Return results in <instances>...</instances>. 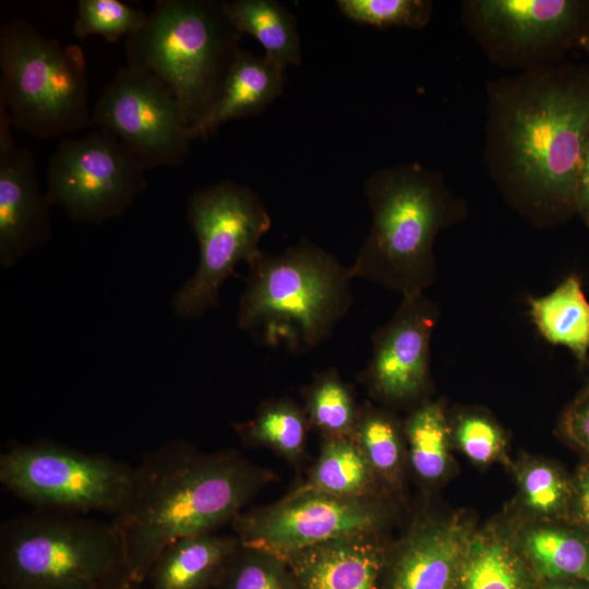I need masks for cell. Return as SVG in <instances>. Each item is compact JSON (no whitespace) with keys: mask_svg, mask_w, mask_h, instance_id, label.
Here are the masks:
<instances>
[{"mask_svg":"<svg viewBox=\"0 0 589 589\" xmlns=\"http://www.w3.org/2000/svg\"><path fill=\"white\" fill-rule=\"evenodd\" d=\"M588 132L589 64L555 63L486 83V171L507 204L537 228L576 216Z\"/></svg>","mask_w":589,"mask_h":589,"instance_id":"obj_1","label":"cell"},{"mask_svg":"<svg viewBox=\"0 0 589 589\" xmlns=\"http://www.w3.org/2000/svg\"><path fill=\"white\" fill-rule=\"evenodd\" d=\"M275 480L233 449L205 453L173 440L144 454L112 521L131 579L146 581L171 542L232 522Z\"/></svg>","mask_w":589,"mask_h":589,"instance_id":"obj_2","label":"cell"},{"mask_svg":"<svg viewBox=\"0 0 589 589\" xmlns=\"http://www.w3.org/2000/svg\"><path fill=\"white\" fill-rule=\"evenodd\" d=\"M364 195L371 225L349 266L352 277L401 297L424 293L437 274L436 238L466 218V201L441 172L419 163L374 171L365 181Z\"/></svg>","mask_w":589,"mask_h":589,"instance_id":"obj_3","label":"cell"},{"mask_svg":"<svg viewBox=\"0 0 589 589\" xmlns=\"http://www.w3.org/2000/svg\"><path fill=\"white\" fill-rule=\"evenodd\" d=\"M237 324L263 346L304 353L325 341L353 303L349 266L301 240L248 263Z\"/></svg>","mask_w":589,"mask_h":589,"instance_id":"obj_4","label":"cell"},{"mask_svg":"<svg viewBox=\"0 0 589 589\" xmlns=\"http://www.w3.org/2000/svg\"><path fill=\"white\" fill-rule=\"evenodd\" d=\"M243 37L225 1L158 0L125 38L127 64L146 69L171 91L191 134L217 101Z\"/></svg>","mask_w":589,"mask_h":589,"instance_id":"obj_5","label":"cell"},{"mask_svg":"<svg viewBox=\"0 0 589 589\" xmlns=\"http://www.w3.org/2000/svg\"><path fill=\"white\" fill-rule=\"evenodd\" d=\"M123 569L112 522L33 508L1 524V589H98Z\"/></svg>","mask_w":589,"mask_h":589,"instance_id":"obj_6","label":"cell"},{"mask_svg":"<svg viewBox=\"0 0 589 589\" xmlns=\"http://www.w3.org/2000/svg\"><path fill=\"white\" fill-rule=\"evenodd\" d=\"M81 46L45 37L24 19L0 27V106L12 127L50 139L93 127Z\"/></svg>","mask_w":589,"mask_h":589,"instance_id":"obj_7","label":"cell"},{"mask_svg":"<svg viewBox=\"0 0 589 589\" xmlns=\"http://www.w3.org/2000/svg\"><path fill=\"white\" fill-rule=\"evenodd\" d=\"M187 219L199 243V264L172 296L171 309L178 317L196 320L217 305L237 265L261 251L272 218L252 189L225 180L190 195Z\"/></svg>","mask_w":589,"mask_h":589,"instance_id":"obj_8","label":"cell"},{"mask_svg":"<svg viewBox=\"0 0 589 589\" xmlns=\"http://www.w3.org/2000/svg\"><path fill=\"white\" fill-rule=\"evenodd\" d=\"M133 467L50 440L15 444L0 455V482L34 509L116 514Z\"/></svg>","mask_w":589,"mask_h":589,"instance_id":"obj_9","label":"cell"},{"mask_svg":"<svg viewBox=\"0 0 589 589\" xmlns=\"http://www.w3.org/2000/svg\"><path fill=\"white\" fill-rule=\"evenodd\" d=\"M460 23L490 62L529 71L560 63L589 35V1L465 0Z\"/></svg>","mask_w":589,"mask_h":589,"instance_id":"obj_10","label":"cell"},{"mask_svg":"<svg viewBox=\"0 0 589 589\" xmlns=\"http://www.w3.org/2000/svg\"><path fill=\"white\" fill-rule=\"evenodd\" d=\"M145 167L113 135L63 139L50 156L46 193L75 223L122 216L147 188Z\"/></svg>","mask_w":589,"mask_h":589,"instance_id":"obj_11","label":"cell"},{"mask_svg":"<svg viewBox=\"0 0 589 589\" xmlns=\"http://www.w3.org/2000/svg\"><path fill=\"white\" fill-rule=\"evenodd\" d=\"M385 495L344 497L302 485L268 505L242 510L231 522L240 543L281 557L336 538L382 532Z\"/></svg>","mask_w":589,"mask_h":589,"instance_id":"obj_12","label":"cell"},{"mask_svg":"<svg viewBox=\"0 0 589 589\" xmlns=\"http://www.w3.org/2000/svg\"><path fill=\"white\" fill-rule=\"evenodd\" d=\"M94 127L117 137L145 167H178L190 149V128L171 91L146 69L124 65L92 111Z\"/></svg>","mask_w":589,"mask_h":589,"instance_id":"obj_13","label":"cell"},{"mask_svg":"<svg viewBox=\"0 0 589 589\" xmlns=\"http://www.w3.org/2000/svg\"><path fill=\"white\" fill-rule=\"evenodd\" d=\"M440 316L438 305L424 293L402 297L390 320L372 334L371 357L359 381L375 400L412 409L429 400L431 340Z\"/></svg>","mask_w":589,"mask_h":589,"instance_id":"obj_14","label":"cell"},{"mask_svg":"<svg viewBox=\"0 0 589 589\" xmlns=\"http://www.w3.org/2000/svg\"><path fill=\"white\" fill-rule=\"evenodd\" d=\"M0 106V265L9 268L51 238L50 209L31 151L17 147Z\"/></svg>","mask_w":589,"mask_h":589,"instance_id":"obj_15","label":"cell"},{"mask_svg":"<svg viewBox=\"0 0 589 589\" xmlns=\"http://www.w3.org/2000/svg\"><path fill=\"white\" fill-rule=\"evenodd\" d=\"M472 533L459 518H418L387 546L376 589H455Z\"/></svg>","mask_w":589,"mask_h":589,"instance_id":"obj_16","label":"cell"},{"mask_svg":"<svg viewBox=\"0 0 589 589\" xmlns=\"http://www.w3.org/2000/svg\"><path fill=\"white\" fill-rule=\"evenodd\" d=\"M381 532L328 540L283 558L294 589H376L387 550Z\"/></svg>","mask_w":589,"mask_h":589,"instance_id":"obj_17","label":"cell"},{"mask_svg":"<svg viewBox=\"0 0 589 589\" xmlns=\"http://www.w3.org/2000/svg\"><path fill=\"white\" fill-rule=\"evenodd\" d=\"M281 68L264 55L241 49L225 80L219 97L193 129L192 140H206L225 122L263 112L283 93Z\"/></svg>","mask_w":589,"mask_h":589,"instance_id":"obj_18","label":"cell"},{"mask_svg":"<svg viewBox=\"0 0 589 589\" xmlns=\"http://www.w3.org/2000/svg\"><path fill=\"white\" fill-rule=\"evenodd\" d=\"M240 544L236 534L205 532L168 544L148 577L151 589H214Z\"/></svg>","mask_w":589,"mask_h":589,"instance_id":"obj_19","label":"cell"},{"mask_svg":"<svg viewBox=\"0 0 589 589\" xmlns=\"http://www.w3.org/2000/svg\"><path fill=\"white\" fill-rule=\"evenodd\" d=\"M529 314L540 335L568 349L579 364L589 358V300L577 274L568 275L549 293L529 298Z\"/></svg>","mask_w":589,"mask_h":589,"instance_id":"obj_20","label":"cell"},{"mask_svg":"<svg viewBox=\"0 0 589 589\" xmlns=\"http://www.w3.org/2000/svg\"><path fill=\"white\" fill-rule=\"evenodd\" d=\"M533 578L519 548L485 530L472 533L455 589H533Z\"/></svg>","mask_w":589,"mask_h":589,"instance_id":"obj_21","label":"cell"},{"mask_svg":"<svg viewBox=\"0 0 589 589\" xmlns=\"http://www.w3.org/2000/svg\"><path fill=\"white\" fill-rule=\"evenodd\" d=\"M232 428L247 447H265L293 466L303 462L311 429L303 406L289 397L263 401L254 416Z\"/></svg>","mask_w":589,"mask_h":589,"instance_id":"obj_22","label":"cell"},{"mask_svg":"<svg viewBox=\"0 0 589 589\" xmlns=\"http://www.w3.org/2000/svg\"><path fill=\"white\" fill-rule=\"evenodd\" d=\"M225 4L237 29L254 37L267 59L283 70L301 63L297 21L286 7L275 0H232Z\"/></svg>","mask_w":589,"mask_h":589,"instance_id":"obj_23","label":"cell"},{"mask_svg":"<svg viewBox=\"0 0 589 589\" xmlns=\"http://www.w3.org/2000/svg\"><path fill=\"white\" fill-rule=\"evenodd\" d=\"M301 485L344 497L386 493L351 436L322 437L318 457Z\"/></svg>","mask_w":589,"mask_h":589,"instance_id":"obj_24","label":"cell"},{"mask_svg":"<svg viewBox=\"0 0 589 589\" xmlns=\"http://www.w3.org/2000/svg\"><path fill=\"white\" fill-rule=\"evenodd\" d=\"M519 550L541 581L589 584V541L570 530L546 525L529 527L521 536Z\"/></svg>","mask_w":589,"mask_h":589,"instance_id":"obj_25","label":"cell"},{"mask_svg":"<svg viewBox=\"0 0 589 589\" xmlns=\"http://www.w3.org/2000/svg\"><path fill=\"white\" fill-rule=\"evenodd\" d=\"M351 437L358 444L385 492L401 483L406 441L402 423L388 409L360 405Z\"/></svg>","mask_w":589,"mask_h":589,"instance_id":"obj_26","label":"cell"},{"mask_svg":"<svg viewBox=\"0 0 589 589\" xmlns=\"http://www.w3.org/2000/svg\"><path fill=\"white\" fill-rule=\"evenodd\" d=\"M408 457L416 476L425 483L443 479L449 467V419L441 401L428 400L402 422Z\"/></svg>","mask_w":589,"mask_h":589,"instance_id":"obj_27","label":"cell"},{"mask_svg":"<svg viewBox=\"0 0 589 589\" xmlns=\"http://www.w3.org/2000/svg\"><path fill=\"white\" fill-rule=\"evenodd\" d=\"M310 428L322 437H350L358 417L352 386L342 380L336 368L315 373L301 389Z\"/></svg>","mask_w":589,"mask_h":589,"instance_id":"obj_28","label":"cell"},{"mask_svg":"<svg viewBox=\"0 0 589 589\" xmlns=\"http://www.w3.org/2000/svg\"><path fill=\"white\" fill-rule=\"evenodd\" d=\"M214 589H294L285 558L240 543Z\"/></svg>","mask_w":589,"mask_h":589,"instance_id":"obj_29","label":"cell"},{"mask_svg":"<svg viewBox=\"0 0 589 589\" xmlns=\"http://www.w3.org/2000/svg\"><path fill=\"white\" fill-rule=\"evenodd\" d=\"M517 480L524 507L540 519L557 518L570 506L573 485L548 461L525 462Z\"/></svg>","mask_w":589,"mask_h":589,"instance_id":"obj_30","label":"cell"},{"mask_svg":"<svg viewBox=\"0 0 589 589\" xmlns=\"http://www.w3.org/2000/svg\"><path fill=\"white\" fill-rule=\"evenodd\" d=\"M147 15L119 0H80L73 35L80 39L99 35L108 43H116L137 32Z\"/></svg>","mask_w":589,"mask_h":589,"instance_id":"obj_31","label":"cell"},{"mask_svg":"<svg viewBox=\"0 0 589 589\" xmlns=\"http://www.w3.org/2000/svg\"><path fill=\"white\" fill-rule=\"evenodd\" d=\"M336 5L347 19L378 28L420 29L433 14L430 0H337Z\"/></svg>","mask_w":589,"mask_h":589,"instance_id":"obj_32","label":"cell"},{"mask_svg":"<svg viewBox=\"0 0 589 589\" xmlns=\"http://www.w3.org/2000/svg\"><path fill=\"white\" fill-rule=\"evenodd\" d=\"M450 433L458 448L471 461L488 465L502 458L506 436L502 426L480 411L459 412L450 422Z\"/></svg>","mask_w":589,"mask_h":589,"instance_id":"obj_33","label":"cell"},{"mask_svg":"<svg viewBox=\"0 0 589 589\" xmlns=\"http://www.w3.org/2000/svg\"><path fill=\"white\" fill-rule=\"evenodd\" d=\"M560 425L572 443L589 454V386L566 408Z\"/></svg>","mask_w":589,"mask_h":589,"instance_id":"obj_34","label":"cell"},{"mask_svg":"<svg viewBox=\"0 0 589 589\" xmlns=\"http://www.w3.org/2000/svg\"><path fill=\"white\" fill-rule=\"evenodd\" d=\"M573 485L572 503L576 518L589 533V465L581 467Z\"/></svg>","mask_w":589,"mask_h":589,"instance_id":"obj_35","label":"cell"},{"mask_svg":"<svg viewBox=\"0 0 589 589\" xmlns=\"http://www.w3.org/2000/svg\"><path fill=\"white\" fill-rule=\"evenodd\" d=\"M576 216L589 230V132L585 143L576 192Z\"/></svg>","mask_w":589,"mask_h":589,"instance_id":"obj_36","label":"cell"},{"mask_svg":"<svg viewBox=\"0 0 589 589\" xmlns=\"http://www.w3.org/2000/svg\"><path fill=\"white\" fill-rule=\"evenodd\" d=\"M141 585L134 582L127 569H123L108 579L98 589H140Z\"/></svg>","mask_w":589,"mask_h":589,"instance_id":"obj_37","label":"cell"},{"mask_svg":"<svg viewBox=\"0 0 589 589\" xmlns=\"http://www.w3.org/2000/svg\"><path fill=\"white\" fill-rule=\"evenodd\" d=\"M539 589H589V584L577 580H544Z\"/></svg>","mask_w":589,"mask_h":589,"instance_id":"obj_38","label":"cell"},{"mask_svg":"<svg viewBox=\"0 0 589 589\" xmlns=\"http://www.w3.org/2000/svg\"><path fill=\"white\" fill-rule=\"evenodd\" d=\"M578 48L584 50L587 55H589V35L582 37L579 40Z\"/></svg>","mask_w":589,"mask_h":589,"instance_id":"obj_39","label":"cell"},{"mask_svg":"<svg viewBox=\"0 0 589 589\" xmlns=\"http://www.w3.org/2000/svg\"><path fill=\"white\" fill-rule=\"evenodd\" d=\"M587 386H589V380H588V384H587Z\"/></svg>","mask_w":589,"mask_h":589,"instance_id":"obj_40","label":"cell"}]
</instances>
